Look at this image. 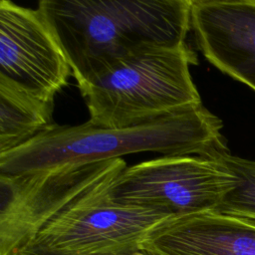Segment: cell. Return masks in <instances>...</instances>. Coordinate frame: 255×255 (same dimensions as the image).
Here are the masks:
<instances>
[{
	"label": "cell",
	"mask_w": 255,
	"mask_h": 255,
	"mask_svg": "<svg viewBox=\"0 0 255 255\" xmlns=\"http://www.w3.org/2000/svg\"><path fill=\"white\" fill-rule=\"evenodd\" d=\"M78 87L150 46H177L191 30V0H41Z\"/></svg>",
	"instance_id": "cell-1"
},
{
	"label": "cell",
	"mask_w": 255,
	"mask_h": 255,
	"mask_svg": "<svg viewBox=\"0 0 255 255\" xmlns=\"http://www.w3.org/2000/svg\"><path fill=\"white\" fill-rule=\"evenodd\" d=\"M221 120L203 106L128 128L52 125L21 146L0 154V174L122 158L125 154H210L227 150Z\"/></svg>",
	"instance_id": "cell-2"
},
{
	"label": "cell",
	"mask_w": 255,
	"mask_h": 255,
	"mask_svg": "<svg viewBox=\"0 0 255 255\" xmlns=\"http://www.w3.org/2000/svg\"><path fill=\"white\" fill-rule=\"evenodd\" d=\"M196 53L186 44L150 46L118 60L78 87L101 128H128L202 106L190 66Z\"/></svg>",
	"instance_id": "cell-3"
},
{
	"label": "cell",
	"mask_w": 255,
	"mask_h": 255,
	"mask_svg": "<svg viewBox=\"0 0 255 255\" xmlns=\"http://www.w3.org/2000/svg\"><path fill=\"white\" fill-rule=\"evenodd\" d=\"M236 182L214 152L162 155L124 168L111 195L122 204L179 217L215 210Z\"/></svg>",
	"instance_id": "cell-4"
},
{
	"label": "cell",
	"mask_w": 255,
	"mask_h": 255,
	"mask_svg": "<svg viewBox=\"0 0 255 255\" xmlns=\"http://www.w3.org/2000/svg\"><path fill=\"white\" fill-rule=\"evenodd\" d=\"M126 167L123 158H115L0 174V255H11L71 203Z\"/></svg>",
	"instance_id": "cell-5"
},
{
	"label": "cell",
	"mask_w": 255,
	"mask_h": 255,
	"mask_svg": "<svg viewBox=\"0 0 255 255\" xmlns=\"http://www.w3.org/2000/svg\"><path fill=\"white\" fill-rule=\"evenodd\" d=\"M110 179L71 203L30 241L72 253H97L142 245L151 231L172 218L164 212L116 202Z\"/></svg>",
	"instance_id": "cell-6"
},
{
	"label": "cell",
	"mask_w": 255,
	"mask_h": 255,
	"mask_svg": "<svg viewBox=\"0 0 255 255\" xmlns=\"http://www.w3.org/2000/svg\"><path fill=\"white\" fill-rule=\"evenodd\" d=\"M0 76L53 100L72 69L40 10L0 2Z\"/></svg>",
	"instance_id": "cell-7"
},
{
	"label": "cell",
	"mask_w": 255,
	"mask_h": 255,
	"mask_svg": "<svg viewBox=\"0 0 255 255\" xmlns=\"http://www.w3.org/2000/svg\"><path fill=\"white\" fill-rule=\"evenodd\" d=\"M190 23L204 58L255 92V0H191Z\"/></svg>",
	"instance_id": "cell-8"
},
{
	"label": "cell",
	"mask_w": 255,
	"mask_h": 255,
	"mask_svg": "<svg viewBox=\"0 0 255 255\" xmlns=\"http://www.w3.org/2000/svg\"><path fill=\"white\" fill-rule=\"evenodd\" d=\"M142 246L155 255H255V220L214 210L172 217Z\"/></svg>",
	"instance_id": "cell-9"
},
{
	"label": "cell",
	"mask_w": 255,
	"mask_h": 255,
	"mask_svg": "<svg viewBox=\"0 0 255 255\" xmlns=\"http://www.w3.org/2000/svg\"><path fill=\"white\" fill-rule=\"evenodd\" d=\"M54 101L0 76V154L32 139L53 123Z\"/></svg>",
	"instance_id": "cell-10"
},
{
	"label": "cell",
	"mask_w": 255,
	"mask_h": 255,
	"mask_svg": "<svg viewBox=\"0 0 255 255\" xmlns=\"http://www.w3.org/2000/svg\"><path fill=\"white\" fill-rule=\"evenodd\" d=\"M214 154L237 178L236 186L225 195L214 211L255 220V160L233 155L228 149Z\"/></svg>",
	"instance_id": "cell-11"
},
{
	"label": "cell",
	"mask_w": 255,
	"mask_h": 255,
	"mask_svg": "<svg viewBox=\"0 0 255 255\" xmlns=\"http://www.w3.org/2000/svg\"><path fill=\"white\" fill-rule=\"evenodd\" d=\"M11 255H155L142 245L109 251V252H97V253H72L58 251L50 249L48 247L42 246L34 241H29L17 250H15Z\"/></svg>",
	"instance_id": "cell-12"
}]
</instances>
